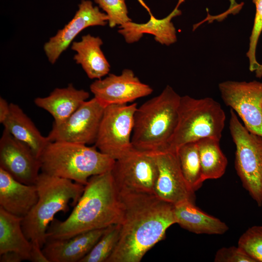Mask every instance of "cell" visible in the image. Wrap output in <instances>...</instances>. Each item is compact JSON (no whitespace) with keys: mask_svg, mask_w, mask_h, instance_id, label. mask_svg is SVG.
<instances>
[{"mask_svg":"<svg viewBox=\"0 0 262 262\" xmlns=\"http://www.w3.org/2000/svg\"><path fill=\"white\" fill-rule=\"evenodd\" d=\"M225 120V112L213 98L181 96L177 125L167 151L176 152L182 145L204 138L220 141Z\"/></svg>","mask_w":262,"mask_h":262,"instance_id":"8992f818","label":"cell"},{"mask_svg":"<svg viewBox=\"0 0 262 262\" xmlns=\"http://www.w3.org/2000/svg\"><path fill=\"white\" fill-rule=\"evenodd\" d=\"M182 174L194 191L204 181L202 178L197 141L185 144L177 150Z\"/></svg>","mask_w":262,"mask_h":262,"instance_id":"d4e9b609","label":"cell"},{"mask_svg":"<svg viewBox=\"0 0 262 262\" xmlns=\"http://www.w3.org/2000/svg\"><path fill=\"white\" fill-rule=\"evenodd\" d=\"M238 246L256 262H262V226L248 228L240 236Z\"/></svg>","mask_w":262,"mask_h":262,"instance_id":"4316f807","label":"cell"},{"mask_svg":"<svg viewBox=\"0 0 262 262\" xmlns=\"http://www.w3.org/2000/svg\"><path fill=\"white\" fill-rule=\"evenodd\" d=\"M184 1L179 0L174 9L163 18L157 19L152 15L146 23H137L131 21L119 26L118 32L129 44L138 42L144 34L148 33L153 35L155 40L161 45H171L177 40L176 30L171 20L181 14L179 7Z\"/></svg>","mask_w":262,"mask_h":262,"instance_id":"e0dca14e","label":"cell"},{"mask_svg":"<svg viewBox=\"0 0 262 262\" xmlns=\"http://www.w3.org/2000/svg\"><path fill=\"white\" fill-rule=\"evenodd\" d=\"M181 96L169 85L137 108L131 136L133 147L156 153L166 151L178 120Z\"/></svg>","mask_w":262,"mask_h":262,"instance_id":"3957f363","label":"cell"},{"mask_svg":"<svg viewBox=\"0 0 262 262\" xmlns=\"http://www.w3.org/2000/svg\"><path fill=\"white\" fill-rule=\"evenodd\" d=\"M102 44L99 36L90 34L82 36L80 41L72 43L71 49L76 52L73 59L91 79H102L110 72V64L101 49Z\"/></svg>","mask_w":262,"mask_h":262,"instance_id":"ffe728a7","label":"cell"},{"mask_svg":"<svg viewBox=\"0 0 262 262\" xmlns=\"http://www.w3.org/2000/svg\"><path fill=\"white\" fill-rule=\"evenodd\" d=\"M89 92L75 88L72 84L64 88H56L46 97L35 98L38 107L53 117V124L58 125L68 118L89 97Z\"/></svg>","mask_w":262,"mask_h":262,"instance_id":"d6986e66","label":"cell"},{"mask_svg":"<svg viewBox=\"0 0 262 262\" xmlns=\"http://www.w3.org/2000/svg\"><path fill=\"white\" fill-rule=\"evenodd\" d=\"M24 261L18 253L15 252H7L0 255V262H20Z\"/></svg>","mask_w":262,"mask_h":262,"instance_id":"1f68e13d","label":"cell"},{"mask_svg":"<svg viewBox=\"0 0 262 262\" xmlns=\"http://www.w3.org/2000/svg\"><path fill=\"white\" fill-rule=\"evenodd\" d=\"M230 5L229 9L225 13L220 15L221 18H224L227 15L230 14L237 13L241 8L242 5L236 3L235 0H230Z\"/></svg>","mask_w":262,"mask_h":262,"instance_id":"836d02e7","label":"cell"},{"mask_svg":"<svg viewBox=\"0 0 262 262\" xmlns=\"http://www.w3.org/2000/svg\"><path fill=\"white\" fill-rule=\"evenodd\" d=\"M105 107L95 98L85 101L61 124H53L47 136L50 142L95 143Z\"/></svg>","mask_w":262,"mask_h":262,"instance_id":"8fae6325","label":"cell"},{"mask_svg":"<svg viewBox=\"0 0 262 262\" xmlns=\"http://www.w3.org/2000/svg\"><path fill=\"white\" fill-rule=\"evenodd\" d=\"M108 18L109 26L114 28L132 21L128 16L126 0H94Z\"/></svg>","mask_w":262,"mask_h":262,"instance_id":"83f0119b","label":"cell"},{"mask_svg":"<svg viewBox=\"0 0 262 262\" xmlns=\"http://www.w3.org/2000/svg\"><path fill=\"white\" fill-rule=\"evenodd\" d=\"M10 112V104L3 98H0V123H2Z\"/></svg>","mask_w":262,"mask_h":262,"instance_id":"d6a6232c","label":"cell"},{"mask_svg":"<svg viewBox=\"0 0 262 262\" xmlns=\"http://www.w3.org/2000/svg\"><path fill=\"white\" fill-rule=\"evenodd\" d=\"M0 168L20 182L34 185L41 165L27 145L4 129L0 139Z\"/></svg>","mask_w":262,"mask_h":262,"instance_id":"5bb4252c","label":"cell"},{"mask_svg":"<svg viewBox=\"0 0 262 262\" xmlns=\"http://www.w3.org/2000/svg\"><path fill=\"white\" fill-rule=\"evenodd\" d=\"M229 128L236 147L235 167L243 187L262 206V136L249 131L230 109Z\"/></svg>","mask_w":262,"mask_h":262,"instance_id":"52a82bcc","label":"cell"},{"mask_svg":"<svg viewBox=\"0 0 262 262\" xmlns=\"http://www.w3.org/2000/svg\"><path fill=\"white\" fill-rule=\"evenodd\" d=\"M137 1L140 3V4L147 11L149 16L152 15L150 8L147 6L146 3L143 0H137Z\"/></svg>","mask_w":262,"mask_h":262,"instance_id":"d590c367","label":"cell"},{"mask_svg":"<svg viewBox=\"0 0 262 262\" xmlns=\"http://www.w3.org/2000/svg\"><path fill=\"white\" fill-rule=\"evenodd\" d=\"M136 103L113 104L105 107L95 146L116 160L133 148L131 136Z\"/></svg>","mask_w":262,"mask_h":262,"instance_id":"ba28073f","label":"cell"},{"mask_svg":"<svg viewBox=\"0 0 262 262\" xmlns=\"http://www.w3.org/2000/svg\"><path fill=\"white\" fill-rule=\"evenodd\" d=\"M154 154L157 165L154 195L173 205L186 201L195 203V191L182 174L177 151Z\"/></svg>","mask_w":262,"mask_h":262,"instance_id":"7c38bea8","label":"cell"},{"mask_svg":"<svg viewBox=\"0 0 262 262\" xmlns=\"http://www.w3.org/2000/svg\"><path fill=\"white\" fill-rule=\"evenodd\" d=\"M261 109H262V102H261Z\"/></svg>","mask_w":262,"mask_h":262,"instance_id":"8d00e7d4","label":"cell"},{"mask_svg":"<svg viewBox=\"0 0 262 262\" xmlns=\"http://www.w3.org/2000/svg\"><path fill=\"white\" fill-rule=\"evenodd\" d=\"M122 205L119 236L106 262H140L177 224L174 205L154 194L119 193Z\"/></svg>","mask_w":262,"mask_h":262,"instance_id":"6da1fadb","label":"cell"},{"mask_svg":"<svg viewBox=\"0 0 262 262\" xmlns=\"http://www.w3.org/2000/svg\"><path fill=\"white\" fill-rule=\"evenodd\" d=\"M122 205L111 171L90 177L68 217L54 219L47 232V241L64 240L88 231L119 224Z\"/></svg>","mask_w":262,"mask_h":262,"instance_id":"7a4b0ae2","label":"cell"},{"mask_svg":"<svg viewBox=\"0 0 262 262\" xmlns=\"http://www.w3.org/2000/svg\"><path fill=\"white\" fill-rule=\"evenodd\" d=\"M174 212L177 224L196 234L220 235L229 229L225 223L204 213L190 201L174 205Z\"/></svg>","mask_w":262,"mask_h":262,"instance_id":"7402d4cb","label":"cell"},{"mask_svg":"<svg viewBox=\"0 0 262 262\" xmlns=\"http://www.w3.org/2000/svg\"><path fill=\"white\" fill-rule=\"evenodd\" d=\"M38 198L22 221L24 233L32 243L42 248L47 241L48 228L59 212L66 213L68 204L75 206L85 186L68 179L41 172L36 180Z\"/></svg>","mask_w":262,"mask_h":262,"instance_id":"277c9868","label":"cell"},{"mask_svg":"<svg viewBox=\"0 0 262 262\" xmlns=\"http://www.w3.org/2000/svg\"><path fill=\"white\" fill-rule=\"evenodd\" d=\"M108 228L88 231L66 239L47 240L42 251L49 262H80Z\"/></svg>","mask_w":262,"mask_h":262,"instance_id":"2e32d148","label":"cell"},{"mask_svg":"<svg viewBox=\"0 0 262 262\" xmlns=\"http://www.w3.org/2000/svg\"><path fill=\"white\" fill-rule=\"evenodd\" d=\"M118 224L109 227L89 253L80 262H106L118 241Z\"/></svg>","mask_w":262,"mask_h":262,"instance_id":"484cf974","label":"cell"},{"mask_svg":"<svg viewBox=\"0 0 262 262\" xmlns=\"http://www.w3.org/2000/svg\"><path fill=\"white\" fill-rule=\"evenodd\" d=\"M108 21L107 15L94 6L91 0H82L72 19L44 44L48 61L54 64L82 30L91 26H105Z\"/></svg>","mask_w":262,"mask_h":262,"instance_id":"9a60e30c","label":"cell"},{"mask_svg":"<svg viewBox=\"0 0 262 262\" xmlns=\"http://www.w3.org/2000/svg\"><path fill=\"white\" fill-rule=\"evenodd\" d=\"M111 172L119 193L154 194L157 165L154 153L133 147L115 160Z\"/></svg>","mask_w":262,"mask_h":262,"instance_id":"9c48e42d","label":"cell"},{"mask_svg":"<svg viewBox=\"0 0 262 262\" xmlns=\"http://www.w3.org/2000/svg\"><path fill=\"white\" fill-rule=\"evenodd\" d=\"M32 245L31 261L33 262H49L42 251V248L35 244L32 243Z\"/></svg>","mask_w":262,"mask_h":262,"instance_id":"4dcf8cb0","label":"cell"},{"mask_svg":"<svg viewBox=\"0 0 262 262\" xmlns=\"http://www.w3.org/2000/svg\"><path fill=\"white\" fill-rule=\"evenodd\" d=\"M13 137L27 145L39 159L49 144L48 137L42 135L33 122L17 104L10 103V112L2 123Z\"/></svg>","mask_w":262,"mask_h":262,"instance_id":"44dd1931","label":"cell"},{"mask_svg":"<svg viewBox=\"0 0 262 262\" xmlns=\"http://www.w3.org/2000/svg\"><path fill=\"white\" fill-rule=\"evenodd\" d=\"M218 88L224 103L239 115L245 127L262 136V82L227 81Z\"/></svg>","mask_w":262,"mask_h":262,"instance_id":"30bf717a","label":"cell"},{"mask_svg":"<svg viewBox=\"0 0 262 262\" xmlns=\"http://www.w3.org/2000/svg\"><path fill=\"white\" fill-rule=\"evenodd\" d=\"M23 219L0 207V255L15 252L31 261L32 245L23 230Z\"/></svg>","mask_w":262,"mask_h":262,"instance_id":"603a6c76","label":"cell"},{"mask_svg":"<svg viewBox=\"0 0 262 262\" xmlns=\"http://www.w3.org/2000/svg\"><path fill=\"white\" fill-rule=\"evenodd\" d=\"M219 142L211 138L197 141L204 181L219 179L225 173L228 160L220 148Z\"/></svg>","mask_w":262,"mask_h":262,"instance_id":"cb8c5ba5","label":"cell"},{"mask_svg":"<svg viewBox=\"0 0 262 262\" xmlns=\"http://www.w3.org/2000/svg\"><path fill=\"white\" fill-rule=\"evenodd\" d=\"M38 198L35 184L20 182L0 168V207L23 218L36 203Z\"/></svg>","mask_w":262,"mask_h":262,"instance_id":"ac0fdd59","label":"cell"},{"mask_svg":"<svg viewBox=\"0 0 262 262\" xmlns=\"http://www.w3.org/2000/svg\"><path fill=\"white\" fill-rule=\"evenodd\" d=\"M256 76L257 78H261L262 77V64H259L257 68L254 71Z\"/></svg>","mask_w":262,"mask_h":262,"instance_id":"e575fe53","label":"cell"},{"mask_svg":"<svg viewBox=\"0 0 262 262\" xmlns=\"http://www.w3.org/2000/svg\"><path fill=\"white\" fill-rule=\"evenodd\" d=\"M41 172L85 185L90 177L112 170L115 160L94 146L50 142L39 158Z\"/></svg>","mask_w":262,"mask_h":262,"instance_id":"5b68a950","label":"cell"},{"mask_svg":"<svg viewBox=\"0 0 262 262\" xmlns=\"http://www.w3.org/2000/svg\"><path fill=\"white\" fill-rule=\"evenodd\" d=\"M90 89L105 107L113 104H125L150 95L153 89L142 82L133 71L124 69L120 75L109 74L104 79L96 80Z\"/></svg>","mask_w":262,"mask_h":262,"instance_id":"4fadbf2b","label":"cell"},{"mask_svg":"<svg viewBox=\"0 0 262 262\" xmlns=\"http://www.w3.org/2000/svg\"><path fill=\"white\" fill-rule=\"evenodd\" d=\"M252 1L255 5L256 13L246 56L249 63V69L250 71L254 72L260 64L257 61L256 52L258 42L262 32V0H252Z\"/></svg>","mask_w":262,"mask_h":262,"instance_id":"f1b7e54d","label":"cell"},{"mask_svg":"<svg viewBox=\"0 0 262 262\" xmlns=\"http://www.w3.org/2000/svg\"><path fill=\"white\" fill-rule=\"evenodd\" d=\"M214 260L215 262H256L238 246L220 248L216 252Z\"/></svg>","mask_w":262,"mask_h":262,"instance_id":"f546056e","label":"cell"}]
</instances>
